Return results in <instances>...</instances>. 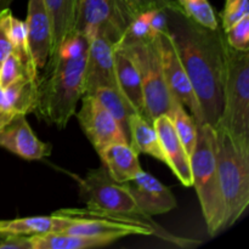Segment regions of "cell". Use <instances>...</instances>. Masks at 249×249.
<instances>
[{
  "label": "cell",
  "mask_w": 249,
  "mask_h": 249,
  "mask_svg": "<svg viewBox=\"0 0 249 249\" xmlns=\"http://www.w3.org/2000/svg\"><path fill=\"white\" fill-rule=\"evenodd\" d=\"M131 196L141 211L148 216L169 213L177 208V198L164 184L142 169L125 182Z\"/></svg>",
  "instance_id": "13"
},
{
  "label": "cell",
  "mask_w": 249,
  "mask_h": 249,
  "mask_svg": "<svg viewBox=\"0 0 249 249\" xmlns=\"http://www.w3.org/2000/svg\"><path fill=\"white\" fill-rule=\"evenodd\" d=\"M114 66L119 92L128 101L134 112L143 116L145 105L139 71L130 56L117 46L114 51Z\"/></svg>",
  "instance_id": "18"
},
{
  "label": "cell",
  "mask_w": 249,
  "mask_h": 249,
  "mask_svg": "<svg viewBox=\"0 0 249 249\" xmlns=\"http://www.w3.org/2000/svg\"><path fill=\"white\" fill-rule=\"evenodd\" d=\"M53 232L108 237L113 241L131 235L155 236L153 230L134 219L91 208H63L53 213Z\"/></svg>",
  "instance_id": "7"
},
{
  "label": "cell",
  "mask_w": 249,
  "mask_h": 249,
  "mask_svg": "<svg viewBox=\"0 0 249 249\" xmlns=\"http://www.w3.org/2000/svg\"><path fill=\"white\" fill-rule=\"evenodd\" d=\"M136 15L126 0H75L74 32L100 33L117 46Z\"/></svg>",
  "instance_id": "9"
},
{
  "label": "cell",
  "mask_w": 249,
  "mask_h": 249,
  "mask_svg": "<svg viewBox=\"0 0 249 249\" xmlns=\"http://www.w3.org/2000/svg\"><path fill=\"white\" fill-rule=\"evenodd\" d=\"M153 126L160 138V147L165 157V164H168L184 186H192L190 156L185 151L170 117L168 114H160L153 121Z\"/></svg>",
  "instance_id": "16"
},
{
  "label": "cell",
  "mask_w": 249,
  "mask_h": 249,
  "mask_svg": "<svg viewBox=\"0 0 249 249\" xmlns=\"http://www.w3.org/2000/svg\"><path fill=\"white\" fill-rule=\"evenodd\" d=\"M223 111L218 125L240 147L249 151V51L228 45Z\"/></svg>",
  "instance_id": "6"
},
{
  "label": "cell",
  "mask_w": 249,
  "mask_h": 249,
  "mask_svg": "<svg viewBox=\"0 0 249 249\" xmlns=\"http://www.w3.org/2000/svg\"><path fill=\"white\" fill-rule=\"evenodd\" d=\"M0 147L27 160H43L51 152V146L32 130L26 114H17L0 129Z\"/></svg>",
  "instance_id": "14"
},
{
  "label": "cell",
  "mask_w": 249,
  "mask_h": 249,
  "mask_svg": "<svg viewBox=\"0 0 249 249\" xmlns=\"http://www.w3.org/2000/svg\"><path fill=\"white\" fill-rule=\"evenodd\" d=\"M12 1H14V0H0V11H2L4 9H7V6H9Z\"/></svg>",
  "instance_id": "36"
},
{
  "label": "cell",
  "mask_w": 249,
  "mask_h": 249,
  "mask_svg": "<svg viewBox=\"0 0 249 249\" xmlns=\"http://www.w3.org/2000/svg\"><path fill=\"white\" fill-rule=\"evenodd\" d=\"M249 15L248 0H226L221 12V28L225 32L233 23Z\"/></svg>",
  "instance_id": "30"
},
{
  "label": "cell",
  "mask_w": 249,
  "mask_h": 249,
  "mask_svg": "<svg viewBox=\"0 0 249 249\" xmlns=\"http://www.w3.org/2000/svg\"><path fill=\"white\" fill-rule=\"evenodd\" d=\"M9 36L12 44V51L16 53L23 66L24 74L31 79L38 80L39 71L32 58L31 50H29L26 22L21 21V19L16 18L14 15H11L9 22Z\"/></svg>",
  "instance_id": "23"
},
{
  "label": "cell",
  "mask_w": 249,
  "mask_h": 249,
  "mask_svg": "<svg viewBox=\"0 0 249 249\" xmlns=\"http://www.w3.org/2000/svg\"><path fill=\"white\" fill-rule=\"evenodd\" d=\"M90 39L73 32L51 51L36 85V113L45 123L65 129L84 94Z\"/></svg>",
  "instance_id": "2"
},
{
  "label": "cell",
  "mask_w": 249,
  "mask_h": 249,
  "mask_svg": "<svg viewBox=\"0 0 249 249\" xmlns=\"http://www.w3.org/2000/svg\"><path fill=\"white\" fill-rule=\"evenodd\" d=\"M224 34L230 48L240 51H249V15L233 23L224 32Z\"/></svg>",
  "instance_id": "29"
},
{
  "label": "cell",
  "mask_w": 249,
  "mask_h": 249,
  "mask_svg": "<svg viewBox=\"0 0 249 249\" xmlns=\"http://www.w3.org/2000/svg\"><path fill=\"white\" fill-rule=\"evenodd\" d=\"M102 167L117 182L133 179L141 170L139 152L129 142H113L99 152Z\"/></svg>",
  "instance_id": "17"
},
{
  "label": "cell",
  "mask_w": 249,
  "mask_h": 249,
  "mask_svg": "<svg viewBox=\"0 0 249 249\" xmlns=\"http://www.w3.org/2000/svg\"><path fill=\"white\" fill-rule=\"evenodd\" d=\"M135 14L150 11L156 9H165L170 6H179L177 0H126Z\"/></svg>",
  "instance_id": "33"
},
{
  "label": "cell",
  "mask_w": 249,
  "mask_h": 249,
  "mask_svg": "<svg viewBox=\"0 0 249 249\" xmlns=\"http://www.w3.org/2000/svg\"><path fill=\"white\" fill-rule=\"evenodd\" d=\"M14 114L10 112V109L7 108L6 104H5L4 95H2V90L0 88V129L4 125H6L12 118H14Z\"/></svg>",
  "instance_id": "35"
},
{
  "label": "cell",
  "mask_w": 249,
  "mask_h": 249,
  "mask_svg": "<svg viewBox=\"0 0 249 249\" xmlns=\"http://www.w3.org/2000/svg\"><path fill=\"white\" fill-rule=\"evenodd\" d=\"M32 249H88L99 248L116 242L108 237L72 235L66 232H48L29 236Z\"/></svg>",
  "instance_id": "19"
},
{
  "label": "cell",
  "mask_w": 249,
  "mask_h": 249,
  "mask_svg": "<svg viewBox=\"0 0 249 249\" xmlns=\"http://www.w3.org/2000/svg\"><path fill=\"white\" fill-rule=\"evenodd\" d=\"M73 178L77 180L80 196L88 208L134 219L153 230L156 237L178 247L194 248L201 245L199 241L180 237L155 223L152 216L141 211L125 185L114 181L104 167L89 170L84 177Z\"/></svg>",
  "instance_id": "3"
},
{
  "label": "cell",
  "mask_w": 249,
  "mask_h": 249,
  "mask_svg": "<svg viewBox=\"0 0 249 249\" xmlns=\"http://www.w3.org/2000/svg\"><path fill=\"white\" fill-rule=\"evenodd\" d=\"M156 39H157L158 50L162 61L165 84L169 89L170 95L181 102L185 108H189L197 125H201L203 124V119H202L199 102L195 94L191 80L178 56L172 38L168 33H160L156 36Z\"/></svg>",
  "instance_id": "10"
},
{
  "label": "cell",
  "mask_w": 249,
  "mask_h": 249,
  "mask_svg": "<svg viewBox=\"0 0 249 249\" xmlns=\"http://www.w3.org/2000/svg\"><path fill=\"white\" fill-rule=\"evenodd\" d=\"M55 218L53 215L27 216V218L0 220V235L33 236L40 233L53 232Z\"/></svg>",
  "instance_id": "24"
},
{
  "label": "cell",
  "mask_w": 249,
  "mask_h": 249,
  "mask_svg": "<svg viewBox=\"0 0 249 249\" xmlns=\"http://www.w3.org/2000/svg\"><path fill=\"white\" fill-rule=\"evenodd\" d=\"M192 186L196 189L208 233L224 231L225 206L221 195L215 155V131L209 124L197 125V141L190 156Z\"/></svg>",
  "instance_id": "4"
},
{
  "label": "cell",
  "mask_w": 249,
  "mask_h": 249,
  "mask_svg": "<svg viewBox=\"0 0 249 249\" xmlns=\"http://www.w3.org/2000/svg\"><path fill=\"white\" fill-rule=\"evenodd\" d=\"M43 1L51 22V31H53L51 51H53L74 32L75 0H43Z\"/></svg>",
  "instance_id": "21"
},
{
  "label": "cell",
  "mask_w": 249,
  "mask_h": 249,
  "mask_svg": "<svg viewBox=\"0 0 249 249\" xmlns=\"http://www.w3.org/2000/svg\"><path fill=\"white\" fill-rule=\"evenodd\" d=\"M38 80L22 75L2 90L5 104L14 116L33 113L36 104Z\"/></svg>",
  "instance_id": "22"
},
{
  "label": "cell",
  "mask_w": 249,
  "mask_h": 249,
  "mask_svg": "<svg viewBox=\"0 0 249 249\" xmlns=\"http://www.w3.org/2000/svg\"><path fill=\"white\" fill-rule=\"evenodd\" d=\"M117 48L123 49L138 68L143 92V117L153 123L158 116L169 112L173 99L165 84L157 39L119 43Z\"/></svg>",
  "instance_id": "8"
},
{
  "label": "cell",
  "mask_w": 249,
  "mask_h": 249,
  "mask_svg": "<svg viewBox=\"0 0 249 249\" xmlns=\"http://www.w3.org/2000/svg\"><path fill=\"white\" fill-rule=\"evenodd\" d=\"M116 45L106 36L95 33L90 38L84 74V94L91 95L97 88L108 87L118 90L114 66Z\"/></svg>",
  "instance_id": "12"
},
{
  "label": "cell",
  "mask_w": 249,
  "mask_h": 249,
  "mask_svg": "<svg viewBox=\"0 0 249 249\" xmlns=\"http://www.w3.org/2000/svg\"><path fill=\"white\" fill-rule=\"evenodd\" d=\"M177 1L182 12L197 23L211 29L220 27L215 11L208 0H177Z\"/></svg>",
  "instance_id": "27"
},
{
  "label": "cell",
  "mask_w": 249,
  "mask_h": 249,
  "mask_svg": "<svg viewBox=\"0 0 249 249\" xmlns=\"http://www.w3.org/2000/svg\"><path fill=\"white\" fill-rule=\"evenodd\" d=\"M150 11L140 12L134 17L133 21L129 23L121 43H130V41L147 40V39L155 38L156 36L153 34L150 24Z\"/></svg>",
  "instance_id": "28"
},
{
  "label": "cell",
  "mask_w": 249,
  "mask_h": 249,
  "mask_svg": "<svg viewBox=\"0 0 249 249\" xmlns=\"http://www.w3.org/2000/svg\"><path fill=\"white\" fill-rule=\"evenodd\" d=\"M24 74L23 66L21 61L16 56V53L12 51L1 63H0V88L5 89L9 87L12 82L18 79L19 77Z\"/></svg>",
  "instance_id": "31"
},
{
  "label": "cell",
  "mask_w": 249,
  "mask_h": 249,
  "mask_svg": "<svg viewBox=\"0 0 249 249\" xmlns=\"http://www.w3.org/2000/svg\"><path fill=\"white\" fill-rule=\"evenodd\" d=\"M150 24L155 36L160 33H168L167 12H165V9L151 10Z\"/></svg>",
  "instance_id": "34"
},
{
  "label": "cell",
  "mask_w": 249,
  "mask_h": 249,
  "mask_svg": "<svg viewBox=\"0 0 249 249\" xmlns=\"http://www.w3.org/2000/svg\"><path fill=\"white\" fill-rule=\"evenodd\" d=\"M168 116L172 119L175 131L184 146L187 155L191 156L195 150L197 141V123L192 116H190L184 105L178 101L177 99H172V106H170Z\"/></svg>",
  "instance_id": "25"
},
{
  "label": "cell",
  "mask_w": 249,
  "mask_h": 249,
  "mask_svg": "<svg viewBox=\"0 0 249 249\" xmlns=\"http://www.w3.org/2000/svg\"><path fill=\"white\" fill-rule=\"evenodd\" d=\"M215 131V155L225 206L224 230L231 228L249 206V151L220 129Z\"/></svg>",
  "instance_id": "5"
},
{
  "label": "cell",
  "mask_w": 249,
  "mask_h": 249,
  "mask_svg": "<svg viewBox=\"0 0 249 249\" xmlns=\"http://www.w3.org/2000/svg\"><path fill=\"white\" fill-rule=\"evenodd\" d=\"M168 34L189 75L201 107L203 124L218 125L223 111L228 43L223 28H207L182 12L165 7Z\"/></svg>",
  "instance_id": "1"
},
{
  "label": "cell",
  "mask_w": 249,
  "mask_h": 249,
  "mask_svg": "<svg viewBox=\"0 0 249 249\" xmlns=\"http://www.w3.org/2000/svg\"><path fill=\"white\" fill-rule=\"evenodd\" d=\"M11 10L7 7L0 11V63L12 53V44L9 36V22Z\"/></svg>",
  "instance_id": "32"
},
{
  "label": "cell",
  "mask_w": 249,
  "mask_h": 249,
  "mask_svg": "<svg viewBox=\"0 0 249 249\" xmlns=\"http://www.w3.org/2000/svg\"><path fill=\"white\" fill-rule=\"evenodd\" d=\"M77 113L82 130L97 153L113 142H129L117 119L100 104L94 95H83Z\"/></svg>",
  "instance_id": "11"
},
{
  "label": "cell",
  "mask_w": 249,
  "mask_h": 249,
  "mask_svg": "<svg viewBox=\"0 0 249 249\" xmlns=\"http://www.w3.org/2000/svg\"><path fill=\"white\" fill-rule=\"evenodd\" d=\"M91 95L117 119L119 125L129 140V116L134 113L133 108L118 90L108 87L97 88Z\"/></svg>",
  "instance_id": "26"
},
{
  "label": "cell",
  "mask_w": 249,
  "mask_h": 249,
  "mask_svg": "<svg viewBox=\"0 0 249 249\" xmlns=\"http://www.w3.org/2000/svg\"><path fill=\"white\" fill-rule=\"evenodd\" d=\"M26 26L32 58L40 71L48 62L53 48L51 22L43 0H28Z\"/></svg>",
  "instance_id": "15"
},
{
  "label": "cell",
  "mask_w": 249,
  "mask_h": 249,
  "mask_svg": "<svg viewBox=\"0 0 249 249\" xmlns=\"http://www.w3.org/2000/svg\"><path fill=\"white\" fill-rule=\"evenodd\" d=\"M129 143L139 153H145L165 163L164 153L153 123L136 112L129 116Z\"/></svg>",
  "instance_id": "20"
}]
</instances>
